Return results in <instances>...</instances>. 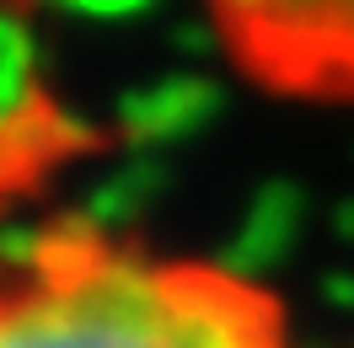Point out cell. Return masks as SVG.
<instances>
[{"instance_id": "cell-8", "label": "cell", "mask_w": 354, "mask_h": 348, "mask_svg": "<svg viewBox=\"0 0 354 348\" xmlns=\"http://www.w3.org/2000/svg\"><path fill=\"white\" fill-rule=\"evenodd\" d=\"M70 17H81V22H134V17H145V6H70Z\"/></svg>"}, {"instance_id": "cell-6", "label": "cell", "mask_w": 354, "mask_h": 348, "mask_svg": "<svg viewBox=\"0 0 354 348\" xmlns=\"http://www.w3.org/2000/svg\"><path fill=\"white\" fill-rule=\"evenodd\" d=\"M32 108V65H0V134L22 129Z\"/></svg>"}, {"instance_id": "cell-3", "label": "cell", "mask_w": 354, "mask_h": 348, "mask_svg": "<svg viewBox=\"0 0 354 348\" xmlns=\"http://www.w3.org/2000/svg\"><path fill=\"white\" fill-rule=\"evenodd\" d=\"M225 91L209 75H167L156 86H134L118 97V134L140 145V155H151L167 139H188L199 134L215 113H221Z\"/></svg>"}, {"instance_id": "cell-10", "label": "cell", "mask_w": 354, "mask_h": 348, "mask_svg": "<svg viewBox=\"0 0 354 348\" xmlns=\"http://www.w3.org/2000/svg\"><path fill=\"white\" fill-rule=\"evenodd\" d=\"M204 38H209V32H204V27H177V48H183V54H204Z\"/></svg>"}, {"instance_id": "cell-9", "label": "cell", "mask_w": 354, "mask_h": 348, "mask_svg": "<svg viewBox=\"0 0 354 348\" xmlns=\"http://www.w3.org/2000/svg\"><path fill=\"white\" fill-rule=\"evenodd\" d=\"M333 236L344 241V246H354V198H344V204L333 209Z\"/></svg>"}, {"instance_id": "cell-5", "label": "cell", "mask_w": 354, "mask_h": 348, "mask_svg": "<svg viewBox=\"0 0 354 348\" xmlns=\"http://www.w3.org/2000/svg\"><path fill=\"white\" fill-rule=\"evenodd\" d=\"M161 188H167V166L156 155H134L124 172H113L108 182H97L86 193L81 220H86L91 231H102V236H118L134 215L151 209V198H161Z\"/></svg>"}, {"instance_id": "cell-4", "label": "cell", "mask_w": 354, "mask_h": 348, "mask_svg": "<svg viewBox=\"0 0 354 348\" xmlns=\"http://www.w3.org/2000/svg\"><path fill=\"white\" fill-rule=\"evenodd\" d=\"M301 225H306V188L290 182V177H268L263 188L252 193L236 236L225 241L221 268L236 273V279H247V284H258L268 268H279L295 252Z\"/></svg>"}, {"instance_id": "cell-1", "label": "cell", "mask_w": 354, "mask_h": 348, "mask_svg": "<svg viewBox=\"0 0 354 348\" xmlns=\"http://www.w3.org/2000/svg\"><path fill=\"white\" fill-rule=\"evenodd\" d=\"M0 348H295L263 284L221 262H177L91 231H44V252L0 268Z\"/></svg>"}, {"instance_id": "cell-7", "label": "cell", "mask_w": 354, "mask_h": 348, "mask_svg": "<svg viewBox=\"0 0 354 348\" xmlns=\"http://www.w3.org/2000/svg\"><path fill=\"white\" fill-rule=\"evenodd\" d=\"M322 300H328L333 311H354V273H349V268L322 273Z\"/></svg>"}, {"instance_id": "cell-2", "label": "cell", "mask_w": 354, "mask_h": 348, "mask_svg": "<svg viewBox=\"0 0 354 348\" xmlns=\"http://www.w3.org/2000/svg\"><path fill=\"white\" fill-rule=\"evenodd\" d=\"M231 48L285 91H354V6H231Z\"/></svg>"}]
</instances>
